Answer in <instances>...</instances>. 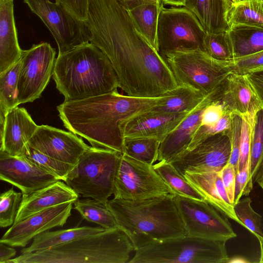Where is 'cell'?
Listing matches in <instances>:
<instances>
[{"instance_id": "26", "label": "cell", "mask_w": 263, "mask_h": 263, "mask_svg": "<svg viewBox=\"0 0 263 263\" xmlns=\"http://www.w3.org/2000/svg\"><path fill=\"white\" fill-rule=\"evenodd\" d=\"M99 226L77 227L55 231H47L36 236L30 246L21 250V253H29L40 251L67 243L74 239L89 235L96 234L105 230Z\"/></svg>"}, {"instance_id": "53", "label": "cell", "mask_w": 263, "mask_h": 263, "mask_svg": "<svg viewBox=\"0 0 263 263\" xmlns=\"http://www.w3.org/2000/svg\"><path fill=\"white\" fill-rule=\"evenodd\" d=\"M255 236L258 239L260 245V256L259 262L260 263H263V236H260L258 234H256Z\"/></svg>"}, {"instance_id": "19", "label": "cell", "mask_w": 263, "mask_h": 263, "mask_svg": "<svg viewBox=\"0 0 263 263\" xmlns=\"http://www.w3.org/2000/svg\"><path fill=\"white\" fill-rule=\"evenodd\" d=\"M0 127V151L24 157L28 143L38 127L27 110L18 106L11 109Z\"/></svg>"}, {"instance_id": "56", "label": "cell", "mask_w": 263, "mask_h": 263, "mask_svg": "<svg viewBox=\"0 0 263 263\" xmlns=\"http://www.w3.org/2000/svg\"><path fill=\"white\" fill-rule=\"evenodd\" d=\"M252 1V0H231V3H240L246 1Z\"/></svg>"}, {"instance_id": "30", "label": "cell", "mask_w": 263, "mask_h": 263, "mask_svg": "<svg viewBox=\"0 0 263 263\" xmlns=\"http://www.w3.org/2000/svg\"><path fill=\"white\" fill-rule=\"evenodd\" d=\"M20 60L0 73V126L4 124L7 113L20 105L18 100V80Z\"/></svg>"}, {"instance_id": "5", "label": "cell", "mask_w": 263, "mask_h": 263, "mask_svg": "<svg viewBox=\"0 0 263 263\" xmlns=\"http://www.w3.org/2000/svg\"><path fill=\"white\" fill-rule=\"evenodd\" d=\"M133 251L129 238L117 227L44 250L21 254L6 263H126Z\"/></svg>"}, {"instance_id": "41", "label": "cell", "mask_w": 263, "mask_h": 263, "mask_svg": "<svg viewBox=\"0 0 263 263\" xmlns=\"http://www.w3.org/2000/svg\"><path fill=\"white\" fill-rule=\"evenodd\" d=\"M230 124L231 113L226 110L222 118L215 125L213 126L200 125L195 132L186 151L194 148L207 138L228 130L230 127Z\"/></svg>"}, {"instance_id": "57", "label": "cell", "mask_w": 263, "mask_h": 263, "mask_svg": "<svg viewBox=\"0 0 263 263\" xmlns=\"http://www.w3.org/2000/svg\"><path fill=\"white\" fill-rule=\"evenodd\" d=\"M262 173H263V170H262Z\"/></svg>"}, {"instance_id": "4", "label": "cell", "mask_w": 263, "mask_h": 263, "mask_svg": "<svg viewBox=\"0 0 263 263\" xmlns=\"http://www.w3.org/2000/svg\"><path fill=\"white\" fill-rule=\"evenodd\" d=\"M52 78L66 101L109 93L119 87L109 60L91 42L59 53Z\"/></svg>"}, {"instance_id": "40", "label": "cell", "mask_w": 263, "mask_h": 263, "mask_svg": "<svg viewBox=\"0 0 263 263\" xmlns=\"http://www.w3.org/2000/svg\"><path fill=\"white\" fill-rule=\"evenodd\" d=\"M256 115H246L241 116L242 126L238 171L245 166L250 158L251 139Z\"/></svg>"}, {"instance_id": "35", "label": "cell", "mask_w": 263, "mask_h": 263, "mask_svg": "<svg viewBox=\"0 0 263 263\" xmlns=\"http://www.w3.org/2000/svg\"><path fill=\"white\" fill-rule=\"evenodd\" d=\"M250 175L256 182L263 170V108L257 113L253 126L250 154Z\"/></svg>"}, {"instance_id": "21", "label": "cell", "mask_w": 263, "mask_h": 263, "mask_svg": "<svg viewBox=\"0 0 263 263\" xmlns=\"http://www.w3.org/2000/svg\"><path fill=\"white\" fill-rule=\"evenodd\" d=\"M214 101H219L227 111L240 116L255 115L262 107L246 75L234 72L228 77Z\"/></svg>"}, {"instance_id": "25", "label": "cell", "mask_w": 263, "mask_h": 263, "mask_svg": "<svg viewBox=\"0 0 263 263\" xmlns=\"http://www.w3.org/2000/svg\"><path fill=\"white\" fill-rule=\"evenodd\" d=\"M230 0H186L184 7L193 12L208 33L228 31Z\"/></svg>"}, {"instance_id": "51", "label": "cell", "mask_w": 263, "mask_h": 263, "mask_svg": "<svg viewBox=\"0 0 263 263\" xmlns=\"http://www.w3.org/2000/svg\"><path fill=\"white\" fill-rule=\"evenodd\" d=\"M186 0H162L163 3L175 6H184Z\"/></svg>"}, {"instance_id": "46", "label": "cell", "mask_w": 263, "mask_h": 263, "mask_svg": "<svg viewBox=\"0 0 263 263\" xmlns=\"http://www.w3.org/2000/svg\"><path fill=\"white\" fill-rule=\"evenodd\" d=\"M223 185L232 205H234L236 172L234 167L228 163L220 171Z\"/></svg>"}, {"instance_id": "17", "label": "cell", "mask_w": 263, "mask_h": 263, "mask_svg": "<svg viewBox=\"0 0 263 263\" xmlns=\"http://www.w3.org/2000/svg\"><path fill=\"white\" fill-rule=\"evenodd\" d=\"M0 179L29 194L60 179L25 157L0 151Z\"/></svg>"}, {"instance_id": "29", "label": "cell", "mask_w": 263, "mask_h": 263, "mask_svg": "<svg viewBox=\"0 0 263 263\" xmlns=\"http://www.w3.org/2000/svg\"><path fill=\"white\" fill-rule=\"evenodd\" d=\"M167 94L165 101L148 110L164 113L190 111L206 97L200 91L186 85H178Z\"/></svg>"}, {"instance_id": "55", "label": "cell", "mask_w": 263, "mask_h": 263, "mask_svg": "<svg viewBox=\"0 0 263 263\" xmlns=\"http://www.w3.org/2000/svg\"><path fill=\"white\" fill-rule=\"evenodd\" d=\"M141 1H144V2H156V3L163 4L162 0H141Z\"/></svg>"}, {"instance_id": "52", "label": "cell", "mask_w": 263, "mask_h": 263, "mask_svg": "<svg viewBox=\"0 0 263 263\" xmlns=\"http://www.w3.org/2000/svg\"><path fill=\"white\" fill-rule=\"evenodd\" d=\"M228 263H248L250 262L246 258L242 256H235L229 259Z\"/></svg>"}, {"instance_id": "50", "label": "cell", "mask_w": 263, "mask_h": 263, "mask_svg": "<svg viewBox=\"0 0 263 263\" xmlns=\"http://www.w3.org/2000/svg\"><path fill=\"white\" fill-rule=\"evenodd\" d=\"M117 2L126 10H129L141 3V0H116Z\"/></svg>"}, {"instance_id": "15", "label": "cell", "mask_w": 263, "mask_h": 263, "mask_svg": "<svg viewBox=\"0 0 263 263\" xmlns=\"http://www.w3.org/2000/svg\"><path fill=\"white\" fill-rule=\"evenodd\" d=\"M73 202L54 206L13 223L0 240L12 247H25L36 236L64 226L71 215Z\"/></svg>"}, {"instance_id": "28", "label": "cell", "mask_w": 263, "mask_h": 263, "mask_svg": "<svg viewBox=\"0 0 263 263\" xmlns=\"http://www.w3.org/2000/svg\"><path fill=\"white\" fill-rule=\"evenodd\" d=\"M163 8V4L143 2L128 10L142 34L158 52V23Z\"/></svg>"}, {"instance_id": "49", "label": "cell", "mask_w": 263, "mask_h": 263, "mask_svg": "<svg viewBox=\"0 0 263 263\" xmlns=\"http://www.w3.org/2000/svg\"><path fill=\"white\" fill-rule=\"evenodd\" d=\"M0 242V263H6L15 256L16 250Z\"/></svg>"}, {"instance_id": "47", "label": "cell", "mask_w": 263, "mask_h": 263, "mask_svg": "<svg viewBox=\"0 0 263 263\" xmlns=\"http://www.w3.org/2000/svg\"><path fill=\"white\" fill-rule=\"evenodd\" d=\"M79 20L85 22L88 18L90 0H59Z\"/></svg>"}, {"instance_id": "48", "label": "cell", "mask_w": 263, "mask_h": 263, "mask_svg": "<svg viewBox=\"0 0 263 263\" xmlns=\"http://www.w3.org/2000/svg\"><path fill=\"white\" fill-rule=\"evenodd\" d=\"M246 75L263 108V69Z\"/></svg>"}, {"instance_id": "58", "label": "cell", "mask_w": 263, "mask_h": 263, "mask_svg": "<svg viewBox=\"0 0 263 263\" xmlns=\"http://www.w3.org/2000/svg\"><path fill=\"white\" fill-rule=\"evenodd\" d=\"M230 2H231V0H230Z\"/></svg>"}, {"instance_id": "3", "label": "cell", "mask_w": 263, "mask_h": 263, "mask_svg": "<svg viewBox=\"0 0 263 263\" xmlns=\"http://www.w3.org/2000/svg\"><path fill=\"white\" fill-rule=\"evenodd\" d=\"M174 196L167 194L138 200L114 198L105 205L136 251L154 241L186 235Z\"/></svg>"}, {"instance_id": "45", "label": "cell", "mask_w": 263, "mask_h": 263, "mask_svg": "<svg viewBox=\"0 0 263 263\" xmlns=\"http://www.w3.org/2000/svg\"><path fill=\"white\" fill-rule=\"evenodd\" d=\"M226 109L219 101H213L204 108L201 116L200 125L213 126L224 115Z\"/></svg>"}, {"instance_id": "14", "label": "cell", "mask_w": 263, "mask_h": 263, "mask_svg": "<svg viewBox=\"0 0 263 263\" xmlns=\"http://www.w3.org/2000/svg\"><path fill=\"white\" fill-rule=\"evenodd\" d=\"M228 130L207 138L171 163L183 176L186 173L220 172L231 153Z\"/></svg>"}, {"instance_id": "31", "label": "cell", "mask_w": 263, "mask_h": 263, "mask_svg": "<svg viewBox=\"0 0 263 263\" xmlns=\"http://www.w3.org/2000/svg\"><path fill=\"white\" fill-rule=\"evenodd\" d=\"M153 167L175 195L196 200H204L200 194L171 163L158 161L153 165Z\"/></svg>"}, {"instance_id": "11", "label": "cell", "mask_w": 263, "mask_h": 263, "mask_svg": "<svg viewBox=\"0 0 263 263\" xmlns=\"http://www.w3.org/2000/svg\"><path fill=\"white\" fill-rule=\"evenodd\" d=\"M174 199L186 235L226 242L236 237L227 217L205 200L177 195Z\"/></svg>"}, {"instance_id": "20", "label": "cell", "mask_w": 263, "mask_h": 263, "mask_svg": "<svg viewBox=\"0 0 263 263\" xmlns=\"http://www.w3.org/2000/svg\"><path fill=\"white\" fill-rule=\"evenodd\" d=\"M212 102H213L212 94L206 96L160 142L158 161L171 163L186 151L195 132L201 124L204 108Z\"/></svg>"}, {"instance_id": "23", "label": "cell", "mask_w": 263, "mask_h": 263, "mask_svg": "<svg viewBox=\"0 0 263 263\" xmlns=\"http://www.w3.org/2000/svg\"><path fill=\"white\" fill-rule=\"evenodd\" d=\"M183 177L203 197L204 200L226 216L241 225L234 205L229 199L220 172L186 173Z\"/></svg>"}, {"instance_id": "10", "label": "cell", "mask_w": 263, "mask_h": 263, "mask_svg": "<svg viewBox=\"0 0 263 263\" xmlns=\"http://www.w3.org/2000/svg\"><path fill=\"white\" fill-rule=\"evenodd\" d=\"M174 192L151 165L122 153L117 170L115 198L138 200Z\"/></svg>"}, {"instance_id": "16", "label": "cell", "mask_w": 263, "mask_h": 263, "mask_svg": "<svg viewBox=\"0 0 263 263\" xmlns=\"http://www.w3.org/2000/svg\"><path fill=\"white\" fill-rule=\"evenodd\" d=\"M28 145L58 160L74 165L89 147L71 132L47 125H38Z\"/></svg>"}, {"instance_id": "42", "label": "cell", "mask_w": 263, "mask_h": 263, "mask_svg": "<svg viewBox=\"0 0 263 263\" xmlns=\"http://www.w3.org/2000/svg\"><path fill=\"white\" fill-rule=\"evenodd\" d=\"M242 118L240 116L231 113V124L228 130L231 144V153L228 163L232 164L237 173L240 155Z\"/></svg>"}, {"instance_id": "24", "label": "cell", "mask_w": 263, "mask_h": 263, "mask_svg": "<svg viewBox=\"0 0 263 263\" xmlns=\"http://www.w3.org/2000/svg\"><path fill=\"white\" fill-rule=\"evenodd\" d=\"M22 52L14 17L13 0H0V73L17 62Z\"/></svg>"}, {"instance_id": "8", "label": "cell", "mask_w": 263, "mask_h": 263, "mask_svg": "<svg viewBox=\"0 0 263 263\" xmlns=\"http://www.w3.org/2000/svg\"><path fill=\"white\" fill-rule=\"evenodd\" d=\"M161 56L178 85L192 87L205 96L220 90L234 67V61L218 60L200 49L171 52Z\"/></svg>"}, {"instance_id": "22", "label": "cell", "mask_w": 263, "mask_h": 263, "mask_svg": "<svg viewBox=\"0 0 263 263\" xmlns=\"http://www.w3.org/2000/svg\"><path fill=\"white\" fill-rule=\"evenodd\" d=\"M79 196L61 180L29 194H23L14 223L49 208L69 202L74 203Z\"/></svg>"}, {"instance_id": "13", "label": "cell", "mask_w": 263, "mask_h": 263, "mask_svg": "<svg viewBox=\"0 0 263 263\" xmlns=\"http://www.w3.org/2000/svg\"><path fill=\"white\" fill-rule=\"evenodd\" d=\"M55 55V49L46 42L22 50L17 85L20 104L41 97L52 76Z\"/></svg>"}, {"instance_id": "32", "label": "cell", "mask_w": 263, "mask_h": 263, "mask_svg": "<svg viewBox=\"0 0 263 263\" xmlns=\"http://www.w3.org/2000/svg\"><path fill=\"white\" fill-rule=\"evenodd\" d=\"M228 22L230 26L245 25L263 27V0L231 3Z\"/></svg>"}, {"instance_id": "36", "label": "cell", "mask_w": 263, "mask_h": 263, "mask_svg": "<svg viewBox=\"0 0 263 263\" xmlns=\"http://www.w3.org/2000/svg\"><path fill=\"white\" fill-rule=\"evenodd\" d=\"M204 47L205 52L215 59L234 61L232 45L228 31L206 33Z\"/></svg>"}, {"instance_id": "33", "label": "cell", "mask_w": 263, "mask_h": 263, "mask_svg": "<svg viewBox=\"0 0 263 263\" xmlns=\"http://www.w3.org/2000/svg\"><path fill=\"white\" fill-rule=\"evenodd\" d=\"M160 141L151 138H123V153L144 163L153 165L158 161Z\"/></svg>"}, {"instance_id": "34", "label": "cell", "mask_w": 263, "mask_h": 263, "mask_svg": "<svg viewBox=\"0 0 263 263\" xmlns=\"http://www.w3.org/2000/svg\"><path fill=\"white\" fill-rule=\"evenodd\" d=\"M73 204L74 209L87 221L97 223L105 229L117 227L113 214L106 205L88 198L78 199Z\"/></svg>"}, {"instance_id": "12", "label": "cell", "mask_w": 263, "mask_h": 263, "mask_svg": "<svg viewBox=\"0 0 263 263\" xmlns=\"http://www.w3.org/2000/svg\"><path fill=\"white\" fill-rule=\"evenodd\" d=\"M50 31L58 45L59 53L90 41L85 22L72 15L59 1L24 0Z\"/></svg>"}, {"instance_id": "18", "label": "cell", "mask_w": 263, "mask_h": 263, "mask_svg": "<svg viewBox=\"0 0 263 263\" xmlns=\"http://www.w3.org/2000/svg\"><path fill=\"white\" fill-rule=\"evenodd\" d=\"M191 111L164 113L147 110L133 115L119 124L122 139L151 138L161 142Z\"/></svg>"}, {"instance_id": "43", "label": "cell", "mask_w": 263, "mask_h": 263, "mask_svg": "<svg viewBox=\"0 0 263 263\" xmlns=\"http://www.w3.org/2000/svg\"><path fill=\"white\" fill-rule=\"evenodd\" d=\"M233 72L247 74L251 72L263 69V50L256 53L234 59Z\"/></svg>"}, {"instance_id": "37", "label": "cell", "mask_w": 263, "mask_h": 263, "mask_svg": "<svg viewBox=\"0 0 263 263\" xmlns=\"http://www.w3.org/2000/svg\"><path fill=\"white\" fill-rule=\"evenodd\" d=\"M24 157L63 181L74 166L48 156L28 144Z\"/></svg>"}, {"instance_id": "44", "label": "cell", "mask_w": 263, "mask_h": 263, "mask_svg": "<svg viewBox=\"0 0 263 263\" xmlns=\"http://www.w3.org/2000/svg\"><path fill=\"white\" fill-rule=\"evenodd\" d=\"M253 183L251 178L250 158L245 166L238 171L236 175L234 204L241 198L248 196L253 189Z\"/></svg>"}, {"instance_id": "38", "label": "cell", "mask_w": 263, "mask_h": 263, "mask_svg": "<svg viewBox=\"0 0 263 263\" xmlns=\"http://www.w3.org/2000/svg\"><path fill=\"white\" fill-rule=\"evenodd\" d=\"M251 200L246 197L234 205L235 214L245 227L254 235L258 234L263 236V224L262 216L256 212L251 206Z\"/></svg>"}, {"instance_id": "39", "label": "cell", "mask_w": 263, "mask_h": 263, "mask_svg": "<svg viewBox=\"0 0 263 263\" xmlns=\"http://www.w3.org/2000/svg\"><path fill=\"white\" fill-rule=\"evenodd\" d=\"M23 194L10 188L0 196V227L2 228L11 226L14 223Z\"/></svg>"}, {"instance_id": "7", "label": "cell", "mask_w": 263, "mask_h": 263, "mask_svg": "<svg viewBox=\"0 0 263 263\" xmlns=\"http://www.w3.org/2000/svg\"><path fill=\"white\" fill-rule=\"evenodd\" d=\"M226 242L187 235L152 242L135 251L129 263H226Z\"/></svg>"}, {"instance_id": "9", "label": "cell", "mask_w": 263, "mask_h": 263, "mask_svg": "<svg viewBox=\"0 0 263 263\" xmlns=\"http://www.w3.org/2000/svg\"><path fill=\"white\" fill-rule=\"evenodd\" d=\"M206 34L197 17L187 8H163L158 23L159 53L162 55L198 49L205 51Z\"/></svg>"}, {"instance_id": "2", "label": "cell", "mask_w": 263, "mask_h": 263, "mask_svg": "<svg viewBox=\"0 0 263 263\" xmlns=\"http://www.w3.org/2000/svg\"><path fill=\"white\" fill-rule=\"evenodd\" d=\"M167 95L136 97L121 95L116 89L83 99L64 100L57 110L64 127L92 146L123 153L120 123L161 104Z\"/></svg>"}, {"instance_id": "1", "label": "cell", "mask_w": 263, "mask_h": 263, "mask_svg": "<svg viewBox=\"0 0 263 263\" xmlns=\"http://www.w3.org/2000/svg\"><path fill=\"white\" fill-rule=\"evenodd\" d=\"M85 23L90 42L108 58L126 95L157 97L178 86L164 59L116 0H90Z\"/></svg>"}, {"instance_id": "54", "label": "cell", "mask_w": 263, "mask_h": 263, "mask_svg": "<svg viewBox=\"0 0 263 263\" xmlns=\"http://www.w3.org/2000/svg\"><path fill=\"white\" fill-rule=\"evenodd\" d=\"M256 182L263 191V173L260 176L259 178L257 179Z\"/></svg>"}, {"instance_id": "27", "label": "cell", "mask_w": 263, "mask_h": 263, "mask_svg": "<svg viewBox=\"0 0 263 263\" xmlns=\"http://www.w3.org/2000/svg\"><path fill=\"white\" fill-rule=\"evenodd\" d=\"M232 45L234 59L263 50V27L235 25L228 31Z\"/></svg>"}, {"instance_id": "6", "label": "cell", "mask_w": 263, "mask_h": 263, "mask_svg": "<svg viewBox=\"0 0 263 263\" xmlns=\"http://www.w3.org/2000/svg\"><path fill=\"white\" fill-rule=\"evenodd\" d=\"M122 154L89 146L64 181L83 197L91 198L105 205L114 194L115 176Z\"/></svg>"}]
</instances>
